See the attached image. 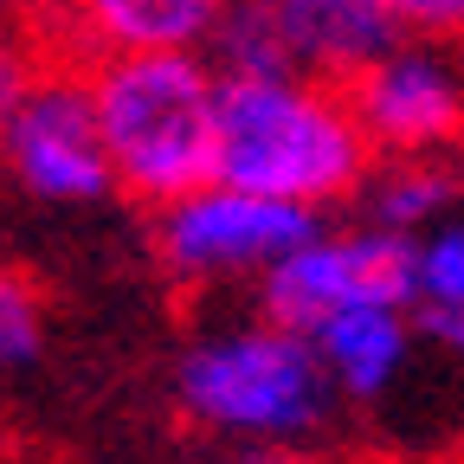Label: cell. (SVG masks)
Listing matches in <instances>:
<instances>
[{
  "label": "cell",
  "instance_id": "obj_9",
  "mask_svg": "<svg viewBox=\"0 0 464 464\" xmlns=\"http://www.w3.org/2000/svg\"><path fill=\"white\" fill-rule=\"evenodd\" d=\"M232 0H84L58 52L97 58H142V52H213Z\"/></svg>",
  "mask_w": 464,
  "mask_h": 464
},
{
  "label": "cell",
  "instance_id": "obj_2",
  "mask_svg": "<svg viewBox=\"0 0 464 464\" xmlns=\"http://www.w3.org/2000/svg\"><path fill=\"white\" fill-rule=\"evenodd\" d=\"M91 97L97 130L110 149L116 194L168 213L219 181V65L207 52H142V58H97Z\"/></svg>",
  "mask_w": 464,
  "mask_h": 464
},
{
  "label": "cell",
  "instance_id": "obj_15",
  "mask_svg": "<svg viewBox=\"0 0 464 464\" xmlns=\"http://www.w3.org/2000/svg\"><path fill=\"white\" fill-rule=\"evenodd\" d=\"M78 7H84V0H0V20L20 26V33H33V39H45V45H58V39L72 33Z\"/></svg>",
  "mask_w": 464,
  "mask_h": 464
},
{
  "label": "cell",
  "instance_id": "obj_16",
  "mask_svg": "<svg viewBox=\"0 0 464 464\" xmlns=\"http://www.w3.org/2000/svg\"><path fill=\"white\" fill-rule=\"evenodd\" d=\"M420 335L439 348L451 368H464V304H458V310H432V316H420Z\"/></svg>",
  "mask_w": 464,
  "mask_h": 464
},
{
  "label": "cell",
  "instance_id": "obj_4",
  "mask_svg": "<svg viewBox=\"0 0 464 464\" xmlns=\"http://www.w3.org/2000/svg\"><path fill=\"white\" fill-rule=\"evenodd\" d=\"M393 45L400 26L381 0H232L207 58L219 65V78L355 84Z\"/></svg>",
  "mask_w": 464,
  "mask_h": 464
},
{
  "label": "cell",
  "instance_id": "obj_13",
  "mask_svg": "<svg viewBox=\"0 0 464 464\" xmlns=\"http://www.w3.org/2000/svg\"><path fill=\"white\" fill-rule=\"evenodd\" d=\"M52 58H58V45H45V39H33V33H20V26L0 20V123L26 103V91L45 78Z\"/></svg>",
  "mask_w": 464,
  "mask_h": 464
},
{
  "label": "cell",
  "instance_id": "obj_10",
  "mask_svg": "<svg viewBox=\"0 0 464 464\" xmlns=\"http://www.w3.org/2000/svg\"><path fill=\"white\" fill-rule=\"evenodd\" d=\"M310 342H316L335 393L355 400V406H374V400H387L406 381V368H413L426 335H420L413 304H362V310L323 323Z\"/></svg>",
  "mask_w": 464,
  "mask_h": 464
},
{
  "label": "cell",
  "instance_id": "obj_8",
  "mask_svg": "<svg viewBox=\"0 0 464 464\" xmlns=\"http://www.w3.org/2000/svg\"><path fill=\"white\" fill-rule=\"evenodd\" d=\"M381 161H445L464 149V45L400 39L348 84Z\"/></svg>",
  "mask_w": 464,
  "mask_h": 464
},
{
  "label": "cell",
  "instance_id": "obj_11",
  "mask_svg": "<svg viewBox=\"0 0 464 464\" xmlns=\"http://www.w3.org/2000/svg\"><path fill=\"white\" fill-rule=\"evenodd\" d=\"M355 207L393 239H426L432 226L458 219V174L451 161H374Z\"/></svg>",
  "mask_w": 464,
  "mask_h": 464
},
{
  "label": "cell",
  "instance_id": "obj_1",
  "mask_svg": "<svg viewBox=\"0 0 464 464\" xmlns=\"http://www.w3.org/2000/svg\"><path fill=\"white\" fill-rule=\"evenodd\" d=\"M348 84L323 78H226L219 84V181L258 200L329 213L362 200L374 174Z\"/></svg>",
  "mask_w": 464,
  "mask_h": 464
},
{
  "label": "cell",
  "instance_id": "obj_6",
  "mask_svg": "<svg viewBox=\"0 0 464 464\" xmlns=\"http://www.w3.org/2000/svg\"><path fill=\"white\" fill-rule=\"evenodd\" d=\"M0 161L7 174L45 207H97L116 194L110 149L97 130L91 72L58 52L45 78L26 91V103L0 123Z\"/></svg>",
  "mask_w": 464,
  "mask_h": 464
},
{
  "label": "cell",
  "instance_id": "obj_17",
  "mask_svg": "<svg viewBox=\"0 0 464 464\" xmlns=\"http://www.w3.org/2000/svg\"><path fill=\"white\" fill-rule=\"evenodd\" d=\"M232 464H348V458H335L323 445H258V451H239Z\"/></svg>",
  "mask_w": 464,
  "mask_h": 464
},
{
  "label": "cell",
  "instance_id": "obj_14",
  "mask_svg": "<svg viewBox=\"0 0 464 464\" xmlns=\"http://www.w3.org/2000/svg\"><path fill=\"white\" fill-rule=\"evenodd\" d=\"M393 14L400 39H432V45H464V0H381Z\"/></svg>",
  "mask_w": 464,
  "mask_h": 464
},
{
  "label": "cell",
  "instance_id": "obj_3",
  "mask_svg": "<svg viewBox=\"0 0 464 464\" xmlns=\"http://www.w3.org/2000/svg\"><path fill=\"white\" fill-rule=\"evenodd\" d=\"M174 400L200 432L258 451V445H316L342 393L310 335L271 316H239L200 329L181 348Z\"/></svg>",
  "mask_w": 464,
  "mask_h": 464
},
{
  "label": "cell",
  "instance_id": "obj_12",
  "mask_svg": "<svg viewBox=\"0 0 464 464\" xmlns=\"http://www.w3.org/2000/svg\"><path fill=\"white\" fill-rule=\"evenodd\" d=\"M45 348V290L0 258V374H20Z\"/></svg>",
  "mask_w": 464,
  "mask_h": 464
},
{
  "label": "cell",
  "instance_id": "obj_5",
  "mask_svg": "<svg viewBox=\"0 0 464 464\" xmlns=\"http://www.w3.org/2000/svg\"><path fill=\"white\" fill-rule=\"evenodd\" d=\"M323 232V213L284 207V200H258L246 188H200L188 200H174L168 213H155V265L174 290L207 297V290H232V284H265L304 239Z\"/></svg>",
  "mask_w": 464,
  "mask_h": 464
},
{
  "label": "cell",
  "instance_id": "obj_7",
  "mask_svg": "<svg viewBox=\"0 0 464 464\" xmlns=\"http://www.w3.org/2000/svg\"><path fill=\"white\" fill-rule=\"evenodd\" d=\"M362 304H413V239H393L368 219L323 226L258 284V316L297 335H316Z\"/></svg>",
  "mask_w": 464,
  "mask_h": 464
}]
</instances>
